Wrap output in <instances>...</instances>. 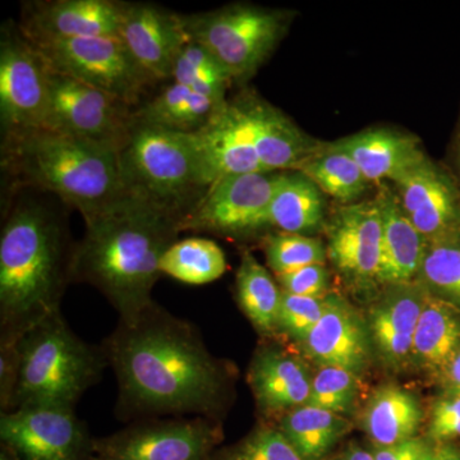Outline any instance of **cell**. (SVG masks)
Segmentation results:
<instances>
[{
  "label": "cell",
  "mask_w": 460,
  "mask_h": 460,
  "mask_svg": "<svg viewBox=\"0 0 460 460\" xmlns=\"http://www.w3.org/2000/svg\"><path fill=\"white\" fill-rule=\"evenodd\" d=\"M171 80L217 102L228 100L226 93L234 84L222 63L192 39L178 57Z\"/></svg>",
  "instance_id": "obj_33"
},
{
  "label": "cell",
  "mask_w": 460,
  "mask_h": 460,
  "mask_svg": "<svg viewBox=\"0 0 460 460\" xmlns=\"http://www.w3.org/2000/svg\"><path fill=\"white\" fill-rule=\"evenodd\" d=\"M0 440L21 460H93L95 438L75 408L33 405L2 413Z\"/></svg>",
  "instance_id": "obj_14"
},
{
  "label": "cell",
  "mask_w": 460,
  "mask_h": 460,
  "mask_svg": "<svg viewBox=\"0 0 460 460\" xmlns=\"http://www.w3.org/2000/svg\"><path fill=\"white\" fill-rule=\"evenodd\" d=\"M325 195L301 172H281L268 211L269 229L310 235L325 228Z\"/></svg>",
  "instance_id": "obj_24"
},
{
  "label": "cell",
  "mask_w": 460,
  "mask_h": 460,
  "mask_svg": "<svg viewBox=\"0 0 460 460\" xmlns=\"http://www.w3.org/2000/svg\"><path fill=\"white\" fill-rule=\"evenodd\" d=\"M435 444L426 438H413L392 447H374V460H429Z\"/></svg>",
  "instance_id": "obj_41"
},
{
  "label": "cell",
  "mask_w": 460,
  "mask_h": 460,
  "mask_svg": "<svg viewBox=\"0 0 460 460\" xmlns=\"http://www.w3.org/2000/svg\"><path fill=\"white\" fill-rule=\"evenodd\" d=\"M49 81L45 128L119 150L136 122L135 108L51 66Z\"/></svg>",
  "instance_id": "obj_13"
},
{
  "label": "cell",
  "mask_w": 460,
  "mask_h": 460,
  "mask_svg": "<svg viewBox=\"0 0 460 460\" xmlns=\"http://www.w3.org/2000/svg\"><path fill=\"white\" fill-rule=\"evenodd\" d=\"M392 187L426 241L460 234V189L447 166L428 156Z\"/></svg>",
  "instance_id": "obj_16"
},
{
  "label": "cell",
  "mask_w": 460,
  "mask_h": 460,
  "mask_svg": "<svg viewBox=\"0 0 460 460\" xmlns=\"http://www.w3.org/2000/svg\"><path fill=\"white\" fill-rule=\"evenodd\" d=\"M181 219L127 190L113 205L84 220L75 243L72 283L93 286L119 319H132L153 304L160 260L178 241Z\"/></svg>",
  "instance_id": "obj_3"
},
{
  "label": "cell",
  "mask_w": 460,
  "mask_h": 460,
  "mask_svg": "<svg viewBox=\"0 0 460 460\" xmlns=\"http://www.w3.org/2000/svg\"><path fill=\"white\" fill-rule=\"evenodd\" d=\"M120 0H36L23 3L20 29L30 40L119 36Z\"/></svg>",
  "instance_id": "obj_18"
},
{
  "label": "cell",
  "mask_w": 460,
  "mask_h": 460,
  "mask_svg": "<svg viewBox=\"0 0 460 460\" xmlns=\"http://www.w3.org/2000/svg\"><path fill=\"white\" fill-rule=\"evenodd\" d=\"M283 292L323 298L329 296L330 274L325 265H310L288 274L275 275Z\"/></svg>",
  "instance_id": "obj_38"
},
{
  "label": "cell",
  "mask_w": 460,
  "mask_h": 460,
  "mask_svg": "<svg viewBox=\"0 0 460 460\" xmlns=\"http://www.w3.org/2000/svg\"><path fill=\"white\" fill-rule=\"evenodd\" d=\"M302 344L320 366L344 368L356 375L367 367L370 359L367 325L338 296L330 295L328 308Z\"/></svg>",
  "instance_id": "obj_21"
},
{
  "label": "cell",
  "mask_w": 460,
  "mask_h": 460,
  "mask_svg": "<svg viewBox=\"0 0 460 460\" xmlns=\"http://www.w3.org/2000/svg\"><path fill=\"white\" fill-rule=\"evenodd\" d=\"M18 348L20 376L8 411L33 405L75 408L108 367L102 345L78 337L62 311L29 330Z\"/></svg>",
  "instance_id": "obj_6"
},
{
  "label": "cell",
  "mask_w": 460,
  "mask_h": 460,
  "mask_svg": "<svg viewBox=\"0 0 460 460\" xmlns=\"http://www.w3.org/2000/svg\"><path fill=\"white\" fill-rule=\"evenodd\" d=\"M460 438V396L445 394L432 405L429 440L447 444Z\"/></svg>",
  "instance_id": "obj_39"
},
{
  "label": "cell",
  "mask_w": 460,
  "mask_h": 460,
  "mask_svg": "<svg viewBox=\"0 0 460 460\" xmlns=\"http://www.w3.org/2000/svg\"><path fill=\"white\" fill-rule=\"evenodd\" d=\"M226 102H217L172 83L135 111V120L168 131L195 135L213 120Z\"/></svg>",
  "instance_id": "obj_27"
},
{
  "label": "cell",
  "mask_w": 460,
  "mask_h": 460,
  "mask_svg": "<svg viewBox=\"0 0 460 460\" xmlns=\"http://www.w3.org/2000/svg\"><path fill=\"white\" fill-rule=\"evenodd\" d=\"M119 38L156 84L171 80L178 57L190 41L183 14L151 3L124 2Z\"/></svg>",
  "instance_id": "obj_17"
},
{
  "label": "cell",
  "mask_w": 460,
  "mask_h": 460,
  "mask_svg": "<svg viewBox=\"0 0 460 460\" xmlns=\"http://www.w3.org/2000/svg\"><path fill=\"white\" fill-rule=\"evenodd\" d=\"M416 281L460 310V234L428 242Z\"/></svg>",
  "instance_id": "obj_32"
},
{
  "label": "cell",
  "mask_w": 460,
  "mask_h": 460,
  "mask_svg": "<svg viewBox=\"0 0 460 460\" xmlns=\"http://www.w3.org/2000/svg\"><path fill=\"white\" fill-rule=\"evenodd\" d=\"M247 381L257 408L268 420H278L310 401L313 376L307 366L278 345H262L257 349Z\"/></svg>",
  "instance_id": "obj_19"
},
{
  "label": "cell",
  "mask_w": 460,
  "mask_h": 460,
  "mask_svg": "<svg viewBox=\"0 0 460 460\" xmlns=\"http://www.w3.org/2000/svg\"><path fill=\"white\" fill-rule=\"evenodd\" d=\"M323 229L328 259L339 274L354 286L377 284L381 217L376 199L338 205Z\"/></svg>",
  "instance_id": "obj_15"
},
{
  "label": "cell",
  "mask_w": 460,
  "mask_h": 460,
  "mask_svg": "<svg viewBox=\"0 0 460 460\" xmlns=\"http://www.w3.org/2000/svg\"><path fill=\"white\" fill-rule=\"evenodd\" d=\"M222 441L219 420H136L115 434L95 438L93 460H213Z\"/></svg>",
  "instance_id": "obj_10"
},
{
  "label": "cell",
  "mask_w": 460,
  "mask_h": 460,
  "mask_svg": "<svg viewBox=\"0 0 460 460\" xmlns=\"http://www.w3.org/2000/svg\"><path fill=\"white\" fill-rule=\"evenodd\" d=\"M377 187L375 199L381 217L377 284L387 288L414 283L428 241L405 215L393 187L389 183Z\"/></svg>",
  "instance_id": "obj_22"
},
{
  "label": "cell",
  "mask_w": 460,
  "mask_h": 460,
  "mask_svg": "<svg viewBox=\"0 0 460 460\" xmlns=\"http://www.w3.org/2000/svg\"><path fill=\"white\" fill-rule=\"evenodd\" d=\"M332 460H374L371 450L365 449L359 445L352 444L339 454L337 458Z\"/></svg>",
  "instance_id": "obj_44"
},
{
  "label": "cell",
  "mask_w": 460,
  "mask_h": 460,
  "mask_svg": "<svg viewBox=\"0 0 460 460\" xmlns=\"http://www.w3.org/2000/svg\"><path fill=\"white\" fill-rule=\"evenodd\" d=\"M118 156L126 190L181 220L208 190L192 135L136 120Z\"/></svg>",
  "instance_id": "obj_7"
},
{
  "label": "cell",
  "mask_w": 460,
  "mask_h": 460,
  "mask_svg": "<svg viewBox=\"0 0 460 460\" xmlns=\"http://www.w3.org/2000/svg\"><path fill=\"white\" fill-rule=\"evenodd\" d=\"M281 172H250L214 181L181 217V232L242 238L268 230L269 206Z\"/></svg>",
  "instance_id": "obj_12"
},
{
  "label": "cell",
  "mask_w": 460,
  "mask_h": 460,
  "mask_svg": "<svg viewBox=\"0 0 460 460\" xmlns=\"http://www.w3.org/2000/svg\"><path fill=\"white\" fill-rule=\"evenodd\" d=\"M0 460H21L18 458L16 454L12 453L11 450L8 449V447H3L2 445V450H0Z\"/></svg>",
  "instance_id": "obj_46"
},
{
  "label": "cell",
  "mask_w": 460,
  "mask_h": 460,
  "mask_svg": "<svg viewBox=\"0 0 460 460\" xmlns=\"http://www.w3.org/2000/svg\"><path fill=\"white\" fill-rule=\"evenodd\" d=\"M296 172L314 181L323 195L339 205L362 201L372 184L363 175L352 157L339 150L332 142H323L319 150L305 160Z\"/></svg>",
  "instance_id": "obj_30"
},
{
  "label": "cell",
  "mask_w": 460,
  "mask_h": 460,
  "mask_svg": "<svg viewBox=\"0 0 460 460\" xmlns=\"http://www.w3.org/2000/svg\"><path fill=\"white\" fill-rule=\"evenodd\" d=\"M429 460H460V450L452 444H435Z\"/></svg>",
  "instance_id": "obj_45"
},
{
  "label": "cell",
  "mask_w": 460,
  "mask_h": 460,
  "mask_svg": "<svg viewBox=\"0 0 460 460\" xmlns=\"http://www.w3.org/2000/svg\"><path fill=\"white\" fill-rule=\"evenodd\" d=\"M213 460L305 459L277 426L262 423L238 444L215 453Z\"/></svg>",
  "instance_id": "obj_36"
},
{
  "label": "cell",
  "mask_w": 460,
  "mask_h": 460,
  "mask_svg": "<svg viewBox=\"0 0 460 460\" xmlns=\"http://www.w3.org/2000/svg\"><path fill=\"white\" fill-rule=\"evenodd\" d=\"M447 169L452 172L460 189V108L458 119H456V128H454L452 141L449 146V164Z\"/></svg>",
  "instance_id": "obj_43"
},
{
  "label": "cell",
  "mask_w": 460,
  "mask_h": 460,
  "mask_svg": "<svg viewBox=\"0 0 460 460\" xmlns=\"http://www.w3.org/2000/svg\"><path fill=\"white\" fill-rule=\"evenodd\" d=\"M193 140L208 184L230 175L296 171L323 145L251 90L226 100Z\"/></svg>",
  "instance_id": "obj_5"
},
{
  "label": "cell",
  "mask_w": 460,
  "mask_h": 460,
  "mask_svg": "<svg viewBox=\"0 0 460 460\" xmlns=\"http://www.w3.org/2000/svg\"><path fill=\"white\" fill-rule=\"evenodd\" d=\"M117 378L120 420L206 417L228 405L232 367L206 347L198 326L155 301L132 319H119L100 344Z\"/></svg>",
  "instance_id": "obj_1"
},
{
  "label": "cell",
  "mask_w": 460,
  "mask_h": 460,
  "mask_svg": "<svg viewBox=\"0 0 460 460\" xmlns=\"http://www.w3.org/2000/svg\"><path fill=\"white\" fill-rule=\"evenodd\" d=\"M50 66L17 23L0 32L2 138L44 128L50 102Z\"/></svg>",
  "instance_id": "obj_11"
},
{
  "label": "cell",
  "mask_w": 460,
  "mask_h": 460,
  "mask_svg": "<svg viewBox=\"0 0 460 460\" xmlns=\"http://www.w3.org/2000/svg\"><path fill=\"white\" fill-rule=\"evenodd\" d=\"M440 378L445 387V394L460 396V350L445 368Z\"/></svg>",
  "instance_id": "obj_42"
},
{
  "label": "cell",
  "mask_w": 460,
  "mask_h": 460,
  "mask_svg": "<svg viewBox=\"0 0 460 460\" xmlns=\"http://www.w3.org/2000/svg\"><path fill=\"white\" fill-rule=\"evenodd\" d=\"M275 426L305 460H325L350 429L341 414L310 404L288 411Z\"/></svg>",
  "instance_id": "obj_29"
},
{
  "label": "cell",
  "mask_w": 460,
  "mask_h": 460,
  "mask_svg": "<svg viewBox=\"0 0 460 460\" xmlns=\"http://www.w3.org/2000/svg\"><path fill=\"white\" fill-rule=\"evenodd\" d=\"M460 350V310L429 295L414 332L411 362L440 377Z\"/></svg>",
  "instance_id": "obj_25"
},
{
  "label": "cell",
  "mask_w": 460,
  "mask_h": 460,
  "mask_svg": "<svg viewBox=\"0 0 460 460\" xmlns=\"http://www.w3.org/2000/svg\"><path fill=\"white\" fill-rule=\"evenodd\" d=\"M269 269L275 275L288 274L310 265H323L328 253L317 238L295 233L270 232L262 238Z\"/></svg>",
  "instance_id": "obj_34"
},
{
  "label": "cell",
  "mask_w": 460,
  "mask_h": 460,
  "mask_svg": "<svg viewBox=\"0 0 460 460\" xmlns=\"http://www.w3.org/2000/svg\"><path fill=\"white\" fill-rule=\"evenodd\" d=\"M222 248L206 238L178 239L160 260L159 270L190 286H205L220 279L226 271Z\"/></svg>",
  "instance_id": "obj_31"
},
{
  "label": "cell",
  "mask_w": 460,
  "mask_h": 460,
  "mask_svg": "<svg viewBox=\"0 0 460 460\" xmlns=\"http://www.w3.org/2000/svg\"><path fill=\"white\" fill-rule=\"evenodd\" d=\"M429 292L414 281L387 287L386 295L370 310L367 321L371 347L387 367L411 362L414 332Z\"/></svg>",
  "instance_id": "obj_20"
},
{
  "label": "cell",
  "mask_w": 460,
  "mask_h": 460,
  "mask_svg": "<svg viewBox=\"0 0 460 460\" xmlns=\"http://www.w3.org/2000/svg\"><path fill=\"white\" fill-rule=\"evenodd\" d=\"M30 41L51 68L104 91L132 108L144 104L142 98L156 84L119 36Z\"/></svg>",
  "instance_id": "obj_9"
},
{
  "label": "cell",
  "mask_w": 460,
  "mask_h": 460,
  "mask_svg": "<svg viewBox=\"0 0 460 460\" xmlns=\"http://www.w3.org/2000/svg\"><path fill=\"white\" fill-rule=\"evenodd\" d=\"M296 13L290 9L234 3L202 13L183 14L184 26L228 71L247 84L286 38Z\"/></svg>",
  "instance_id": "obj_8"
},
{
  "label": "cell",
  "mask_w": 460,
  "mask_h": 460,
  "mask_svg": "<svg viewBox=\"0 0 460 460\" xmlns=\"http://www.w3.org/2000/svg\"><path fill=\"white\" fill-rule=\"evenodd\" d=\"M358 387V375L344 368L320 366L313 376L308 404L343 416L356 404Z\"/></svg>",
  "instance_id": "obj_35"
},
{
  "label": "cell",
  "mask_w": 460,
  "mask_h": 460,
  "mask_svg": "<svg viewBox=\"0 0 460 460\" xmlns=\"http://www.w3.org/2000/svg\"><path fill=\"white\" fill-rule=\"evenodd\" d=\"M2 169L8 186L50 193L84 220L127 193L118 148L45 127L2 138Z\"/></svg>",
  "instance_id": "obj_4"
},
{
  "label": "cell",
  "mask_w": 460,
  "mask_h": 460,
  "mask_svg": "<svg viewBox=\"0 0 460 460\" xmlns=\"http://www.w3.org/2000/svg\"><path fill=\"white\" fill-rule=\"evenodd\" d=\"M281 288L250 251H244L235 277V296L242 313L263 338L278 334Z\"/></svg>",
  "instance_id": "obj_28"
},
{
  "label": "cell",
  "mask_w": 460,
  "mask_h": 460,
  "mask_svg": "<svg viewBox=\"0 0 460 460\" xmlns=\"http://www.w3.org/2000/svg\"><path fill=\"white\" fill-rule=\"evenodd\" d=\"M332 144L352 157L372 186L394 183L429 156L416 136L386 127L365 129Z\"/></svg>",
  "instance_id": "obj_23"
},
{
  "label": "cell",
  "mask_w": 460,
  "mask_h": 460,
  "mask_svg": "<svg viewBox=\"0 0 460 460\" xmlns=\"http://www.w3.org/2000/svg\"><path fill=\"white\" fill-rule=\"evenodd\" d=\"M7 190L0 235V344L17 343L59 313L75 250L69 206L29 187Z\"/></svg>",
  "instance_id": "obj_2"
},
{
  "label": "cell",
  "mask_w": 460,
  "mask_h": 460,
  "mask_svg": "<svg viewBox=\"0 0 460 460\" xmlns=\"http://www.w3.org/2000/svg\"><path fill=\"white\" fill-rule=\"evenodd\" d=\"M329 299L330 295L314 298L281 293L278 334L287 335L302 343L323 317L328 308Z\"/></svg>",
  "instance_id": "obj_37"
},
{
  "label": "cell",
  "mask_w": 460,
  "mask_h": 460,
  "mask_svg": "<svg viewBox=\"0 0 460 460\" xmlns=\"http://www.w3.org/2000/svg\"><path fill=\"white\" fill-rule=\"evenodd\" d=\"M423 413L419 399L398 385L378 387L363 413V429L374 447L417 438Z\"/></svg>",
  "instance_id": "obj_26"
},
{
  "label": "cell",
  "mask_w": 460,
  "mask_h": 460,
  "mask_svg": "<svg viewBox=\"0 0 460 460\" xmlns=\"http://www.w3.org/2000/svg\"><path fill=\"white\" fill-rule=\"evenodd\" d=\"M20 348L17 343L0 344V410L7 413L20 376Z\"/></svg>",
  "instance_id": "obj_40"
}]
</instances>
